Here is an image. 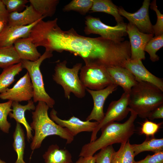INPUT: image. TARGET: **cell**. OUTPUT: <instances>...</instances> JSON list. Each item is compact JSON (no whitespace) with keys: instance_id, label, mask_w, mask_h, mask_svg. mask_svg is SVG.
I'll return each mask as SVG.
<instances>
[{"instance_id":"6da1fadb","label":"cell","mask_w":163,"mask_h":163,"mask_svg":"<svg viewBox=\"0 0 163 163\" xmlns=\"http://www.w3.org/2000/svg\"><path fill=\"white\" fill-rule=\"evenodd\" d=\"M57 21V18L52 20L43 33V44L46 50L68 51L82 58L86 66L106 68L123 66L128 58L129 48L126 41L86 37L78 34L73 28L63 30Z\"/></svg>"},{"instance_id":"7a4b0ae2","label":"cell","mask_w":163,"mask_h":163,"mask_svg":"<svg viewBox=\"0 0 163 163\" xmlns=\"http://www.w3.org/2000/svg\"><path fill=\"white\" fill-rule=\"evenodd\" d=\"M130 115L123 123L114 122L109 123L101 129L100 136L94 141L84 145L79 156H93L97 151L115 143H123L128 141L135 130L134 121L137 114L130 110Z\"/></svg>"},{"instance_id":"3957f363","label":"cell","mask_w":163,"mask_h":163,"mask_svg":"<svg viewBox=\"0 0 163 163\" xmlns=\"http://www.w3.org/2000/svg\"><path fill=\"white\" fill-rule=\"evenodd\" d=\"M49 108L45 102L39 101L32 112V121L30 126L34 134L30 148L33 151L40 148L44 139L50 136H59L66 140V144H70L74 139V136L68 129L60 126L49 117Z\"/></svg>"},{"instance_id":"277c9868","label":"cell","mask_w":163,"mask_h":163,"mask_svg":"<svg viewBox=\"0 0 163 163\" xmlns=\"http://www.w3.org/2000/svg\"><path fill=\"white\" fill-rule=\"evenodd\" d=\"M129 95V107L142 119L148 118L152 111L163 104V91L146 82H138Z\"/></svg>"},{"instance_id":"5b68a950","label":"cell","mask_w":163,"mask_h":163,"mask_svg":"<svg viewBox=\"0 0 163 163\" xmlns=\"http://www.w3.org/2000/svg\"><path fill=\"white\" fill-rule=\"evenodd\" d=\"M67 63V61L64 60L57 63L53 75V79L62 87L66 98L70 99L71 93L78 98H82L85 95L86 88L78 75L82 63H77L72 68H69L66 66Z\"/></svg>"},{"instance_id":"8992f818","label":"cell","mask_w":163,"mask_h":163,"mask_svg":"<svg viewBox=\"0 0 163 163\" xmlns=\"http://www.w3.org/2000/svg\"><path fill=\"white\" fill-rule=\"evenodd\" d=\"M53 56L52 52L45 50L36 61L21 60V62L23 69H25L27 70L31 81L34 91L33 101L35 103L43 101L51 108H53L55 101L46 91L40 66L44 60Z\"/></svg>"},{"instance_id":"52a82bcc","label":"cell","mask_w":163,"mask_h":163,"mask_svg":"<svg viewBox=\"0 0 163 163\" xmlns=\"http://www.w3.org/2000/svg\"><path fill=\"white\" fill-rule=\"evenodd\" d=\"M85 24L84 31L86 35L97 34L105 39L122 42L124 41L123 37L127 34V24L124 22L112 26L104 24L99 18L88 15L85 18Z\"/></svg>"},{"instance_id":"ba28073f","label":"cell","mask_w":163,"mask_h":163,"mask_svg":"<svg viewBox=\"0 0 163 163\" xmlns=\"http://www.w3.org/2000/svg\"><path fill=\"white\" fill-rule=\"evenodd\" d=\"M79 78L86 88L100 90L114 84L107 68L101 66H82Z\"/></svg>"},{"instance_id":"9c48e42d","label":"cell","mask_w":163,"mask_h":163,"mask_svg":"<svg viewBox=\"0 0 163 163\" xmlns=\"http://www.w3.org/2000/svg\"><path fill=\"white\" fill-rule=\"evenodd\" d=\"M129 97V93L124 92L119 99L110 102L104 118L92 132L90 142L97 139V134L102 127L115 121H122L127 117L130 110L128 107Z\"/></svg>"},{"instance_id":"30bf717a","label":"cell","mask_w":163,"mask_h":163,"mask_svg":"<svg viewBox=\"0 0 163 163\" xmlns=\"http://www.w3.org/2000/svg\"><path fill=\"white\" fill-rule=\"evenodd\" d=\"M33 96V86L27 72L12 88H8L0 94V98L19 102L31 100Z\"/></svg>"},{"instance_id":"8fae6325","label":"cell","mask_w":163,"mask_h":163,"mask_svg":"<svg viewBox=\"0 0 163 163\" xmlns=\"http://www.w3.org/2000/svg\"><path fill=\"white\" fill-rule=\"evenodd\" d=\"M150 0H144L141 7L135 12H129L121 7H118L119 14L126 18L141 32L154 34L152 26L150 19L149 8Z\"/></svg>"},{"instance_id":"7c38bea8","label":"cell","mask_w":163,"mask_h":163,"mask_svg":"<svg viewBox=\"0 0 163 163\" xmlns=\"http://www.w3.org/2000/svg\"><path fill=\"white\" fill-rule=\"evenodd\" d=\"M126 31L129 39L130 45V59L145 60V46L153 37L154 34L142 33L130 23L127 24Z\"/></svg>"},{"instance_id":"4fadbf2b","label":"cell","mask_w":163,"mask_h":163,"mask_svg":"<svg viewBox=\"0 0 163 163\" xmlns=\"http://www.w3.org/2000/svg\"><path fill=\"white\" fill-rule=\"evenodd\" d=\"M117 86L112 84L103 89L93 90L86 88L87 91L92 97L94 106L90 114L86 119V120H94L100 123L104 117V107L105 101L108 97L116 90Z\"/></svg>"},{"instance_id":"5bb4252c","label":"cell","mask_w":163,"mask_h":163,"mask_svg":"<svg viewBox=\"0 0 163 163\" xmlns=\"http://www.w3.org/2000/svg\"><path fill=\"white\" fill-rule=\"evenodd\" d=\"M50 117L60 126L68 129L74 136L82 132H92L99 123L97 121H83L74 116L68 120H62L58 117L57 111L53 108L50 113Z\"/></svg>"},{"instance_id":"9a60e30c","label":"cell","mask_w":163,"mask_h":163,"mask_svg":"<svg viewBox=\"0 0 163 163\" xmlns=\"http://www.w3.org/2000/svg\"><path fill=\"white\" fill-rule=\"evenodd\" d=\"M140 60L127 59L124 67L129 70L138 82L143 81L152 84L163 91V80L149 71Z\"/></svg>"},{"instance_id":"2e32d148","label":"cell","mask_w":163,"mask_h":163,"mask_svg":"<svg viewBox=\"0 0 163 163\" xmlns=\"http://www.w3.org/2000/svg\"><path fill=\"white\" fill-rule=\"evenodd\" d=\"M41 19L24 26H9L7 24L0 33V47L13 45L18 39L28 37L32 28Z\"/></svg>"},{"instance_id":"e0dca14e","label":"cell","mask_w":163,"mask_h":163,"mask_svg":"<svg viewBox=\"0 0 163 163\" xmlns=\"http://www.w3.org/2000/svg\"><path fill=\"white\" fill-rule=\"evenodd\" d=\"M114 84L121 87L124 92L129 93L138 82L132 72L126 68L115 66L107 68Z\"/></svg>"},{"instance_id":"ac0fdd59","label":"cell","mask_w":163,"mask_h":163,"mask_svg":"<svg viewBox=\"0 0 163 163\" xmlns=\"http://www.w3.org/2000/svg\"><path fill=\"white\" fill-rule=\"evenodd\" d=\"M45 18L30 5H26L22 11L8 13L7 24L9 26H26Z\"/></svg>"},{"instance_id":"d6986e66","label":"cell","mask_w":163,"mask_h":163,"mask_svg":"<svg viewBox=\"0 0 163 163\" xmlns=\"http://www.w3.org/2000/svg\"><path fill=\"white\" fill-rule=\"evenodd\" d=\"M12 108V111L8 115L9 117L14 119L17 123L24 126L26 131L27 140L29 142L33 137L31 132L32 129L26 120L25 113L26 110H35L36 106L34 102L31 100H30L25 105H21L18 102H13Z\"/></svg>"},{"instance_id":"ffe728a7","label":"cell","mask_w":163,"mask_h":163,"mask_svg":"<svg viewBox=\"0 0 163 163\" xmlns=\"http://www.w3.org/2000/svg\"><path fill=\"white\" fill-rule=\"evenodd\" d=\"M15 50L21 60L34 61L41 56L37 47L29 37L20 38L13 44Z\"/></svg>"},{"instance_id":"44dd1931","label":"cell","mask_w":163,"mask_h":163,"mask_svg":"<svg viewBox=\"0 0 163 163\" xmlns=\"http://www.w3.org/2000/svg\"><path fill=\"white\" fill-rule=\"evenodd\" d=\"M45 163H72V156L67 149L56 144L50 145L43 155Z\"/></svg>"},{"instance_id":"7402d4cb","label":"cell","mask_w":163,"mask_h":163,"mask_svg":"<svg viewBox=\"0 0 163 163\" xmlns=\"http://www.w3.org/2000/svg\"><path fill=\"white\" fill-rule=\"evenodd\" d=\"M91 12H103L113 16L117 24L123 22V18L120 14L118 7L110 0H93Z\"/></svg>"},{"instance_id":"603a6c76","label":"cell","mask_w":163,"mask_h":163,"mask_svg":"<svg viewBox=\"0 0 163 163\" xmlns=\"http://www.w3.org/2000/svg\"><path fill=\"white\" fill-rule=\"evenodd\" d=\"M13 138V147L17 155L15 163H26L24 159L25 147L24 132L20 124L18 123H16Z\"/></svg>"},{"instance_id":"cb8c5ba5","label":"cell","mask_w":163,"mask_h":163,"mask_svg":"<svg viewBox=\"0 0 163 163\" xmlns=\"http://www.w3.org/2000/svg\"><path fill=\"white\" fill-rule=\"evenodd\" d=\"M135 156L144 151H151L154 153L163 151V139L147 138L140 144H131Z\"/></svg>"},{"instance_id":"d4e9b609","label":"cell","mask_w":163,"mask_h":163,"mask_svg":"<svg viewBox=\"0 0 163 163\" xmlns=\"http://www.w3.org/2000/svg\"><path fill=\"white\" fill-rule=\"evenodd\" d=\"M21 62L3 69L0 75V94L3 92L15 81V77L22 71Z\"/></svg>"},{"instance_id":"484cf974","label":"cell","mask_w":163,"mask_h":163,"mask_svg":"<svg viewBox=\"0 0 163 163\" xmlns=\"http://www.w3.org/2000/svg\"><path fill=\"white\" fill-rule=\"evenodd\" d=\"M135 156L128 141L121 144L119 149L113 153L111 163H134Z\"/></svg>"},{"instance_id":"4316f807","label":"cell","mask_w":163,"mask_h":163,"mask_svg":"<svg viewBox=\"0 0 163 163\" xmlns=\"http://www.w3.org/2000/svg\"><path fill=\"white\" fill-rule=\"evenodd\" d=\"M34 8L43 17H52L55 13L59 0H29Z\"/></svg>"},{"instance_id":"83f0119b","label":"cell","mask_w":163,"mask_h":163,"mask_svg":"<svg viewBox=\"0 0 163 163\" xmlns=\"http://www.w3.org/2000/svg\"><path fill=\"white\" fill-rule=\"evenodd\" d=\"M13 45L0 47V68L4 69L21 62Z\"/></svg>"},{"instance_id":"f1b7e54d","label":"cell","mask_w":163,"mask_h":163,"mask_svg":"<svg viewBox=\"0 0 163 163\" xmlns=\"http://www.w3.org/2000/svg\"><path fill=\"white\" fill-rule=\"evenodd\" d=\"M93 3V0H73L64 6L62 11H75L84 15L90 11Z\"/></svg>"},{"instance_id":"f546056e","label":"cell","mask_w":163,"mask_h":163,"mask_svg":"<svg viewBox=\"0 0 163 163\" xmlns=\"http://www.w3.org/2000/svg\"><path fill=\"white\" fill-rule=\"evenodd\" d=\"M163 46V34L153 37L150 40L145 46L144 51L149 53L151 61L155 62L159 59L156 53Z\"/></svg>"},{"instance_id":"4dcf8cb0","label":"cell","mask_w":163,"mask_h":163,"mask_svg":"<svg viewBox=\"0 0 163 163\" xmlns=\"http://www.w3.org/2000/svg\"><path fill=\"white\" fill-rule=\"evenodd\" d=\"M13 101H8L0 103V129L4 133H8L11 126V123L7 119L8 116L11 112Z\"/></svg>"},{"instance_id":"1f68e13d","label":"cell","mask_w":163,"mask_h":163,"mask_svg":"<svg viewBox=\"0 0 163 163\" xmlns=\"http://www.w3.org/2000/svg\"><path fill=\"white\" fill-rule=\"evenodd\" d=\"M151 9L155 11L157 17L156 24L152 26V29L155 36L163 34V15L158 10L155 0L153 1L150 4Z\"/></svg>"},{"instance_id":"d6a6232c","label":"cell","mask_w":163,"mask_h":163,"mask_svg":"<svg viewBox=\"0 0 163 163\" xmlns=\"http://www.w3.org/2000/svg\"><path fill=\"white\" fill-rule=\"evenodd\" d=\"M1 1L8 13L21 12L25 8L26 4L29 2L27 0H1Z\"/></svg>"},{"instance_id":"836d02e7","label":"cell","mask_w":163,"mask_h":163,"mask_svg":"<svg viewBox=\"0 0 163 163\" xmlns=\"http://www.w3.org/2000/svg\"><path fill=\"white\" fill-rule=\"evenodd\" d=\"M115 151L112 145H110L101 149L94 155L96 163H111V157Z\"/></svg>"},{"instance_id":"e575fe53","label":"cell","mask_w":163,"mask_h":163,"mask_svg":"<svg viewBox=\"0 0 163 163\" xmlns=\"http://www.w3.org/2000/svg\"><path fill=\"white\" fill-rule=\"evenodd\" d=\"M161 123H157L148 120L143 123L141 129V133L147 136H154L158 131Z\"/></svg>"},{"instance_id":"d590c367","label":"cell","mask_w":163,"mask_h":163,"mask_svg":"<svg viewBox=\"0 0 163 163\" xmlns=\"http://www.w3.org/2000/svg\"><path fill=\"white\" fill-rule=\"evenodd\" d=\"M134 163H163V151L148 155L143 159L135 161Z\"/></svg>"},{"instance_id":"8d00e7d4","label":"cell","mask_w":163,"mask_h":163,"mask_svg":"<svg viewBox=\"0 0 163 163\" xmlns=\"http://www.w3.org/2000/svg\"><path fill=\"white\" fill-rule=\"evenodd\" d=\"M148 118L150 120L155 119H163V104L154 109L150 113Z\"/></svg>"},{"instance_id":"74e56055","label":"cell","mask_w":163,"mask_h":163,"mask_svg":"<svg viewBox=\"0 0 163 163\" xmlns=\"http://www.w3.org/2000/svg\"><path fill=\"white\" fill-rule=\"evenodd\" d=\"M8 14L5 6L0 0V20L7 22Z\"/></svg>"},{"instance_id":"f35d334b","label":"cell","mask_w":163,"mask_h":163,"mask_svg":"<svg viewBox=\"0 0 163 163\" xmlns=\"http://www.w3.org/2000/svg\"><path fill=\"white\" fill-rule=\"evenodd\" d=\"M75 163H96L94 155L92 156H80Z\"/></svg>"},{"instance_id":"ab89813d","label":"cell","mask_w":163,"mask_h":163,"mask_svg":"<svg viewBox=\"0 0 163 163\" xmlns=\"http://www.w3.org/2000/svg\"><path fill=\"white\" fill-rule=\"evenodd\" d=\"M7 22L4 21L0 20V33L5 28Z\"/></svg>"},{"instance_id":"60d3db41","label":"cell","mask_w":163,"mask_h":163,"mask_svg":"<svg viewBox=\"0 0 163 163\" xmlns=\"http://www.w3.org/2000/svg\"><path fill=\"white\" fill-rule=\"evenodd\" d=\"M0 163H7L4 161L2 160L0 158Z\"/></svg>"}]
</instances>
